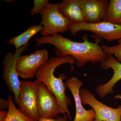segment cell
<instances>
[{"label": "cell", "mask_w": 121, "mask_h": 121, "mask_svg": "<svg viewBox=\"0 0 121 121\" xmlns=\"http://www.w3.org/2000/svg\"><path fill=\"white\" fill-rule=\"evenodd\" d=\"M82 38L83 42H76L58 34L37 37L35 40L37 46L45 44L53 45L57 56L61 58L72 56L78 68L83 67L88 62L100 63L105 60L107 55L99 44L101 39L96 38L95 42L93 43L89 41L86 35Z\"/></svg>", "instance_id": "6da1fadb"}, {"label": "cell", "mask_w": 121, "mask_h": 121, "mask_svg": "<svg viewBox=\"0 0 121 121\" xmlns=\"http://www.w3.org/2000/svg\"><path fill=\"white\" fill-rule=\"evenodd\" d=\"M76 63L75 59L72 56H69L63 58L58 56L52 57L39 68L35 76L36 79L43 83L55 95L63 114L66 117L67 116L70 120L72 119V117L68 107L71 104V101L66 94L67 87L64 82L67 77L65 74H60L58 77L56 78L54 73L56 68L65 64H70L71 65V71L73 70L74 64Z\"/></svg>", "instance_id": "7a4b0ae2"}, {"label": "cell", "mask_w": 121, "mask_h": 121, "mask_svg": "<svg viewBox=\"0 0 121 121\" xmlns=\"http://www.w3.org/2000/svg\"><path fill=\"white\" fill-rule=\"evenodd\" d=\"M60 4V3L50 4L41 11V21L39 25L43 27L40 32L42 36L55 35L66 32L72 24L59 12Z\"/></svg>", "instance_id": "3957f363"}, {"label": "cell", "mask_w": 121, "mask_h": 121, "mask_svg": "<svg viewBox=\"0 0 121 121\" xmlns=\"http://www.w3.org/2000/svg\"><path fill=\"white\" fill-rule=\"evenodd\" d=\"M28 43L16 50L14 54L9 52L4 58L3 61V78L9 90L14 95L16 103L19 105L21 81L16 69V63L18 58L26 50Z\"/></svg>", "instance_id": "277c9868"}, {"label": "cell", "mask_w": 121, "mask_h": 121, "mask_svg": "<svg viewBox=\"0 0 121 121\" xmlns=\"http://www.w3.org/2000/svg\"><path fill=\"white\" fill-rule=\"evenodd\" d=\"M69 30L74 36L81 31L91 32L94 33L96 38L110 42L121 39V25L109 22L72 24L69 26Z\"/></svg>", "instance_id": "5b68a950"}, {"label": "cell", "mask_w": 121, "mask_h": 121, "mask_svg": "<svg viewBox=\"0 0 121 121\" xmlns=\"http://www.w3.org/2000/svg\"><path fill=\"white\" fill-rule=\"evenodd\" d=\"M79 95L83 105H88L94 111V121H121V105L117 108L108 106L98 100L87 89H80Z\"/></svg>", "instance_id": "8992f818"}, {"label": "cell", "mask_w": 121, "mask_h": 121, "mask_svg": "<svg viewBox=\"0 0 121 121\" xmlns=\"http://www.w3.org/2000/svg\"><path fill=\"white\" fill-rule=\"evenodd\" d=\"M39 80L21 81L18 109L35 121H39L37 87Z\"/></svg>", "instance_id": "52a82bcc"}, {"label": "cell", "mask_w": 121, "mask_h": 121, "mask_svg": "<svg viewBox=\"0 0 121 121\" xmlns=\"http://www.w3.org/2000/svg\"><path fill=\"white\" fill-rule=\"evenodd\" d=\"M48 60V52L44 49L37 50L29 55H21L16 63L17 74L24 79L32 78L35 77L39 68Z\"/></svg>", "instance_id": "ba28073f"}, {"label": "cell", "mask_w": 121, "mask_h": 121, "mask_svg": "<svg viewBox=\"0 0 121 121\" xmlns=\"http://www.w3.org/2000/svg\"><path fill=\"white\" fill-rule=\"evenodd\" d=\"M37 110L39 119L58 117L63 112L56 98L45 84L39 81L37 87Z\"/></svg>", "instance_id": "9c48e42d"}, {"label": "cell", "mask_w": 121, "mask_h": 121, "mask_svg": "<svg viewBox=\"0 0 121 121\" xmlns=\"http://www.w3.org/2000/svg\"><path fill=\"white\" fill-rule=\"evenodd\" d=\"M65 83L71 92L75 103L76 113L73 121H94L95 117L94 111L93 109L86 110L80 98L79 91L83 82L78 78L72 77L69 78Z\"/></svg>", "instance_id": "30bf717a"}, {"label": "cell", "mask_w": 121, "mask_h": 121, "mask_svg": "<svg viewBox=\"0 0 121 121\" xmlns=\"http://www.w3.org/2000/svg\"><path fill=\"white\" fill-rule=\"evenodd\" d=\"M103 69H111L113 71L112 78L107 82L99 85L95 91L99 97L103 99L113 92L114 87L117 82L121 80V63L119 62L112 55H107L105 60L100 63Z\"/></svg>", "instance_id": "8fae6325"}, {"label": "cell", "mask_w": 121, "mask_h": 121, "mask_svg": "<svg viewBox=\"0 0 121 121\" xmlns=\"http://www.w3.org/2000/svg\"><path fill=\"white\" fill-rule=\"evenodd\" d=\"M87 23L102 22L109 5L107 0H77Z\"/></svg>", "instance_id": "7c38bea8"}, {"label": "cell", "mask_w": 121, "mask_h": 121, "mask_svg": "<svg viewBox=\"0 0 121 121\" xmlns=\"http://www.w3.org/2000/svg\"><path fill=\"white\" fill-rule=\"evenodd\" d=\"M58 11L72 24L87 23L77 0H64L60 3Z\"/></svg>", "instance_id": "4fadbf2b"}, {"label": "cell", "mask_w": 121, "mask_h": 121, "mask_svg": "<svg viewBox=\"0 0 121 121\" xmlns=\"http://www.w3.org/2000/svg\"><path fill=\"white\" fill-rule=\"evenodd\" d=\"M43 29L40 25H33L20 35L9 39L8 43L14 45L17 50L28 44L29 40Z\"/></svg>", "instance_id": "5bb4252c"}, {"label": "cell", "mask_w": 121, "mask_h": 121, "mask_svg": "<svg viewBox=\"0 0 121 121\" xmlns=\"http://www.w3.org/2000/svg\"><path fill=\"white\" fill-rule=\"evenodd\" d=\"M103 21L121 25V0H110Z\"/></svg>", "instance_id": "9a60e30c"}, {"label": "cell", "mask_w": 121, "mask_h": 121, "mask_svg": "<svg viewBox=\"0 0 121 121\" xmlns=\"http://www.w3.org/2000/svg\"><path fill=\"white\" fill-rule=\"evenodd\" d=\"M9 106L7 118L4 121H35L21 112L16 107L12 98L9 95L8 98Z\"/></svg>", "instance_id": "2e32d148"}, {"label": "cell", "mask_w": 121, "mask_h": 121, "mask_svg": "<svg viewBox=\"0 0 121 121\" xmlns=\"http://www.w3.org/2000/svg\"><path fill=\"white\" fill-rule=\"evenodd\" d=\"M102 47L107 55H114L116 59L121 63V39L118 40V44L117 45L109 46L103 44Z\"/></svg>", "instance_id": "e0dca14e"}, {"label": "cell", "mask_w": 121, "mask_h": 121, "mask_svg": "<svg viewBox=\"0 0 121 121\" xmlns=\"http://www.w3.org/2000/svg\"><path fill=\"white\" fill-rule=\"evenodd\" d=\"M33 2L34 7L30 13L31 15L40 14L43 9L50 4L48 0H35Z\"/></svg>", "instance_id": "ac0fdd59"}, {"label": "cell", "mask_w": 121, "mask_h": 121, "mask_svg": "<svg viewBox=\"0 0 121 121\" xmlns=\"http://www.w3.org/2000/svg\"><path fill=\"white\" fill-rule=\"evenodd\" d=\"M39 121H68L67 118L65 117H58L52 118H41Z\"/></svg>", "instance_id": "d6986e66"}, {"label": "cell", "mask_w": 121, "mask_h": 121, "mask_svg": "<svg viewBox=\"0 0 121 121\" xmlns=\"http://www.w3.org/2000/svg\"><path fill=\"white\" fill-rule=\"evenodd\" d=\"M9 103L8 100L0 98V110H4L6 108H9Z\"/></svg>", "instance_id": "ffe728a7"}, {"label": "cell", "mask_w": 121, "mask_h": 121, "mask_svg": "<svg viewBox=\"0 0 121 121\" xmlns=\"http://www.w3.org/2000/svg\"><path fill=\"white\" fill-rule=\"evenodd\" d=\"M8 111L2 110L0 111V121H4L7 118Z\"/></svg>", "instance_id": "44dd1931"}, {"label": "cell", "mask_w": 121, "mask_h": 121, "mask_svg": "<svg viewBox=\"0 0 121 121\" xmlns=\"http://www.w3.org/2000/svg\"><path fill=\"white\" fill-rule=\"evenodd\" d=\"M115 98H116L120 99H121V95H117V96L115 97Z\"/></svg>", "instance_id": "7402d4cb"}]
</instances>
